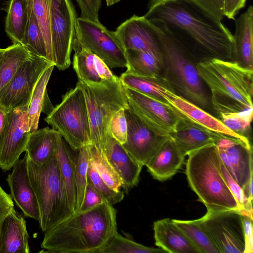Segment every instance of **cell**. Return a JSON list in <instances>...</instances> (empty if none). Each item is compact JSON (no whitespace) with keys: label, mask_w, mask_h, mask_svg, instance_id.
I'll return each instance as SVG.
<instances>
[{"label":"cell","mask_w":253,"mask_h":253,"mask_svg":"<svg viewBox=\"0 0 253 253\" xmlns=\"http://www.w3.org/2000/svg\"><path fill=\"white\" fill-rule=\"evenodd\" d=\"M161 249L149 247L126 238L116 232L100 253H164Z\"/></svg>","instance_id":"cell-36"},{"label":"cell","mask_w":253,"mask_h":253,"mask_svg":"<svg viewBox=\"0 0 253 253\" xmlns=\"http://www.w3.org/2000/svg\"><path fill=\"white\" fill-rule=\"evenodd\" d=\"M124 89L129 107L140 120L157 134L171 137L182 115L166 101L125 87Z\"/></svg>","instance_id":"cell-12"},{"label":"cell","mask_w":253,"mask_h":253,"mask_svg":"<svg viewBox=\"0 0 253 253\" xmlns=\"http://www.w3.org/2000/svg\"><path fill=\"white\" fill-rule=\"evenodd\" d=\"M150 22L155 26L161 43L163 61L162 82L179 96L205 110L209 108L211 106V99L196 64L190 57L187 44L176 33L164 25Z\"/></svg>","instance_id":"cell-4"},{"label":"cell","mask_w":253,"mask_h":253,"mask_svg":"<svg viewBox=\"0 0 253 253\" xmlns=\"http://www.w3.org/2000/svg\"><path fill=\"white\" fill-rule=\"evenodd\" d=\"M7 112L0 106V135L4 126Z\"/></svg>","instance_id":"cell-49"},{"label":"cell","mask_w":253,"mask_h":253,"mask_svg":"<svg viewBox=\"0 0 253 253\" xmlns=\"http://www.w3.org/2000/svg\"><path fill=\"white\" fill-rule=\"evenodd\" d=\"M119 79L125 87L165 101L162 97V92L164 86L166 84L160 80L140 77L126 72L121 75Z\"/></svg>","instance_id":"cell-34"},{"label":"cell","mask_w":253,"mask_h":253,"mask_svg":"<svg viewBox=\"0 0 253 253\" xmlns=\"http://www.w3.org/2000/svg\"><path fill=\"white\" fill-rule=\"evenodd\" d=\"M105 202H107L104 197L88 180L83 204L77 212L88 210Z\"/></svg>","instance_id":"cell-43"},{"label":"cell","mask_w":253,"mask_h":253,"mask_svg":"<svg viewBox=\"0 0 253 253\" xmlns=\"http://www.w3.org/2000/svg\"><path fill=\"white\" fill-rule=\"evenodd\" d=\"M162 97L178 112L190 121L211 131L239 138L251 145L248 137L231 130L218 118L177 94L166 85L163 87Z\"/></svg>","instance_id":"cell-18"},{"label":"cell","mask_w":253,"mask_h":253,"mask_svg":"<svg viewBox=\"0 0 253 253\" xmlns=\"http://www.w3.org/2000/svg\"><path fill=\"white\" fill-rule=\"evenodd\" d=\"M86 48L111 69L127 67L125 50L115 31L99 21L77 17L72 49Z\"/></svg>","instance_id":"cell-9"},{"label":"cell","mask_w":253,"mask_h":253,"mask_svg":"<svg viewBox=\"0 0 253 253\" xmlns=\"http://www.w3.org/2000/svg\"><path fill=\"white\" fill-rule=\"evenodd\" d=\"M4 51V48H0V58L1 56H2Z\"/></svg>","instance_id":"cell-51"},{"label":"cell","mask_w":253,"mask_h":253,"mask_svg":"<svg viewBox=\"0 0 253 253\" xmlns=\"http://www.w3.org/2000/svg\"><path fill=\"white\" fill-rule=\"evenodd\" d=\"M247 0H224V16L229 19H235L238 12L246 5Z\"/></svg>","instance_id":"cell-47"},{"label":"cell","mask_w":253,"mask_h":253,"mask_svg":"<svg viewBox=\"0 0 253 253\" xmlns=\"http://www.w3.org/2000/svg\"><path fill=\"white\" fill-rule=\"evenodd\" d=\"M83 90L88 116L91 144L103 150L113 116L128 103L119 78L100 84L77 82Z\"/></svg>","instance_id":"cell-7"},{"label":"cell","mask_w":253,"mask_h":253,"mask_svg":"<svg viewBox=\"0 0 253 253\" xmlns=\"http://www.w3.org/2000/svg\"><path fill=\"white\" fill-rule=\"evenodd\" d=\"M185 156L170 137L162 144L145 166L154 179L163 181L177 172Z\"/></svg>","instance_id":"cell-22"},{"label":"cell","mask_w":253,"mask_h":253,"mask_svg":"<svg viewBox=\"0 0 253 253\" xmlns=\"http://www.w3.org/2000/svg\"><path fill=\"white\" fill-rule=\"evenodd\" d=\"M102 151L121 179L122 188L127 193L138 183L143 166L135 160L110 134L106 139Z\"/></svg>","instance_id":"cell-20"},{"label":"cell","mask_w":253,"mask_h":253,"mask_svg":"<svg viewBox=\"0 0 253 253\" xmlns=\"http://www.w3.org/2000/svg\"><path fill=\"white\" fill-rule=\"evenodd\" d=\"M31 56L30 52L20 43H13L4 48L0 58V91Z\"/></svg>","instance_id":"cell-31"},{"label":"cell","mask_w":253,"mask_h":253,"mask_svg":"<svg viewBox=\"0 0 253 253\" xmlns=\"http://www.w3.org/2000/svg\"><path fill=\"white\" fill-rule=\"evenodd\" d=\"M109 132L113 138L122 145L126 142L127 125L125 109L120 110L113 116L109 125Z\"/></svg>","instance_id":"cell-42"},{"label":"cell","mask_w":253,"mask_h":253,"mask_svg":"<svg viewBox=\"0 0 253 253\" xmlns=\"http://www.w3.org/2000/svg\"><path fill=\"white\" fill-rule=\"evenodd\" d=\"M60 173L70 209L73 213L77 210V196L75 181V160L68 145L60 134L56 151Z\"/></svg>","instance_id":"cell-30"},{"label":"cell","mask_w":253,"mask_h":253,"mask_svg":"<svg viewBox=\"0 0 253 253\" xmlns=\"http://www.w3.org/2000/svg\"><path fill=\"white\" fill-rule=\"evenodd\" d=\"M202 7L210 15L221 21L224 16V0H192Z\"/></svg>","instance_id":"cell-45"},{"label":"cell","mask_w":253,"mask_h":253,"mask_svg":"<svg viewBox=\"0 0 253 253\" xmlns=\"http://www.w3.org/2000/svg\"><path fill=\"white\" fill-rule=\"evenodd\" d=\"M221 161L243 189L253 178V150L239 138L222 134L215 143Z\"/></svg>","instance_id":"cell-15"},{"label":"cell","mask_w":253,"mask_h":253,"mask_svg":"<svg viewBox=\"0 0 253 253\" xmlns=\"http://www.w3.org/2000/svg\"><path fill=\"white\" fill-rule=\"evenodd\" d=\"M53 65V63L45 58L32 54L0 91V106L6 112L28 106L39 79Z\"/></svg>","instance_id":"cell-13"},{"label":"cell","mask_w":253,"mask_h":253,"mask_svg":"<svg viewBox=\"0 0 253 253\" xmlns=\"http://www.w3.org/2000/svg\"><path fill=\"white\" fill-rule=\"evenodd\" d=\"M187 156L185 173L188 182L207 211H241L223 175L221 160L215 144Z\"/></svg>","instance_id":"cell-5"},{"label":"cell","mask_w":253,"mask_h":253,"mask_svg":"<svg viewBox=\"0 0 253 253\" xmlns=\"http://www.w3.org/2000/svg\"><path fill=\"white\" fill-rule=\"evenodd\" d=\"M50 9L52 62L59 70H64L71 64L76 11L71 0H51Z\"/></svg>","instance_id":"cell-11"},{"label":"cell","mask_w":253,"mask_h":253,"mask_svg":"<svg viewBox=\"0 0 253 253\" xmlns=\"http://www.w3.org/2000/svg\"><path fill=\"white\" fill-rule=\"evenodd\" d=\"M126 72L156 80H160L163 68V55L149 51L127 49Z\"/></svg>","instance_id":"cell-28"},{"label":"cell","mask_w":253,"mask_h":253,"mask_svg":"<svg viewBox=\"0 0 253 253\" xmlns=\"http://www.w3.org/2000/svg\"><path fill=\"white\" fill-rule=\"evenodd\" d=\"M59 135L57 131L48 127L31 132L26 154L35 164H43L55 153Z\"/></svg>","instance_id":"cell-29"},{"label":"cell","mask_w":253,"mask_h":253,"mask_svg":"<svg viewBox=\"0 0 253 253\" xmlns=\"http://www.w3.org/2000/svg\"><path fill=\"white\" fill-rule=\"evenodd\" d=\"M243 218L246 243L244 253H253V217L243 214Z\"/></svg>","instance_id":"cell-48"},{"label":"cell","mask_w":253,"mask_h":253,"mask_svg":"<svg viewBox=\"0 0 253 253\" xmlns=\"http://www.w3.org/2000/svg\"><path fill=\"white\" fill-rule=\"evenodd\" d=\"M253 116V109H252L242 112L222 114L219 115L218 119L231 130L247 137L246 133L250 129Z\"/></svg>","instance_id":"cell-40"},{"label":"cell","mask_w":253,"mask_h":253,"mask_svg":"<svg viewBox=\"0 0 253 253\" xmlns=\"http://www.w3.org/2000/svg\"><path fill=\"white\" fill-rule=\"evenodd\" d=\"M73 66L79 81L86 84H100L118 78L102 59L86 48L75 50Z\"/></svg>","instance_id":"cell-24"},{"label":"cell","mask_w":253,"mask_h":253,"mask_svg":"<svg viewBox=\"0 0 253 253\" xmlns=\"http://www.w3.org/2000/svg\"><path fill=\"white\" fill-rule=\"evenodd\" d=\"M89 157L87 146L81 148L78 150V153L75 159V181L77 196V212L82 206L83 202L85 189L88 183V167Z\"/></svg>","instance_id":"cell-39"},{"label":"cell","mask_w":253,"mask_h":253,"mask_svg":"<svg viewBox=\"0 0 253 253\" xmlns=\"http://www.w3.org/2000/svg\"><path fill=\"white\" fill-rule=\"evenodd\" d=\"M25 155L28 175L38 204V221L44 232L73 213L66 197L56 152L40 165Z\"/></svg>","instance_id":"cell-6"},{"label":"cell","mask_w":253,"mask_h":253,"mask_svg":"<svg viewBox=\"0 0 253 253\" xmlns=\"http://www.w3.org/2000/svg\"><path fill=\"white\" fill-rule=\"evenodd\" d=\"M217 114L253 109V71L232 60L207 58L196 64Z\"/></svg>","instance_id":"cell-3"},{"label":"cell","mask_w":253,"mask_h":253,"mask_svg":"<svg viewBox=\"0 0 253 253\" xmlns=\"http://www.w3.org/2000/svg\"><path fill=\"white\" fill-rule=\"evenodd\" d=\"M22 44L32 55L48 60L45 41L34 14L33 8L28 26Z\"/></svg>","instance_id":"cell-38"},{"label":"cell","mask_w":253,"mask_h":253,"mask_svg":"<svg viewBox=\"0 0 253 253\" xmlns=\"http://www.w3.org/2000/svg\"><path fill=\"white\" fill-rule=\"evenodd\" d=\"M51 0H32V8L46 44L48 59L52 62L51 41Z\"/></svg>","instance_id":"cell-37"},{"label":"cell","mask_w":253,"mask_h":253,"mask_svg":"<svg viewBox=\"0 0 253 253\" xmlns=\"http://www.w3.org/2000/svg\"><path fill=\"white\" fill-rule=\"evenodd\" d=\"M143 16L190 41L207 58L232 60L233 35L192 0H150Z\"/></svg>","instance_id":"cell-1"},{"label":"cell","mask_w":253,"mask_h":253,"mask_svg":"<svg viewBox=\"0 0 253 253\" xmlns=\"http://www.w3.org/2000/svg\"><path fill=\"white\" fill-rule=\"evenodd\" d=\"M54 66V65H51L43 73L33 91L27 111L28 124L31 132L36 131L38 128L40 117L42 112L44 96L46 93V86Z\"/></svg>","instance_id":"cell-32"},{"label":"cell","mask_w":253,"mask_h":253,"mask_svg":"<svg viewBox=\"0 0 253 253\" xmlns=\"http://www.w3.org/2000/svg\"><path fill=\"white\" fill-rule=\"evenodd\" d=\"M115 32L125 51H149L162 55L156 28L143 16L133 15L121 24Z\"/></svg>","instance_id":"cell-17"},{"label":"cell","mask_w":253,"mask_h":253,"mask_svg":"<svg viewBox=\"0 0 253 253\" xmlns=\"http://www.w3.org/2000/svg\"><path fill=\"white\" fill-rule=\"evenodd\" d=\"M6 181L12 200L24 215L38 221V204L28 175L25 155L14 164Z\"/></svg>","instance_id":"cell-19"},{"label":"cell","mask_w":253,"mask_h":253,"mask_svg":"<svg viewBox=\"0 0 253 253\" xmlns=\"http://www.w3.org/2000/svg\"><path fill=\"white\" fill-rule=\"evenodd\" d=\"M87 147L89 159L102 179L113 189L121 190L123 185L122 180L108 161L103 152L91 144Z\"/></svg>","instance_id":"cell-35"},{"label":"cell","mask_w":253,"mask_h":253,"mask_svg":"<svg viewBox=\"0 0 253 253\" xmlns=\"http://www.w3.org/2000/svg\"><path fill=\"white\" fill-rule=\"evenodd\" d=\"M80 10L81 17L94 21H99L98 13L101 0H76Z\"/></svg>","instance_id":"cell-44"},{"label":"cell","mask_w":253,"mask_h":253,"mask_svg":"<svg viewBox=\"0 0 253 253\" xmlns=\"http://www.w3.org/2000/svg\"><path fill=\"white\" fill-rule=\"evenodd\" d=\"M121 0H105L107 6H111L118 3Z\"/></svg>","instance_id":"cell-50"},{"label":"cell","mask_w":253,"mask_h":253,"mask_svg":"<svg viewBox=\"0 0 253 253\" xmlns=\"http://www.w3.org/2000/svg\"><path fill=\"white\" fill-rule=\"evenodd\" d=\"M198 220L220 253H244L245 237L240 211H207Z\"/></svg>","instance_id":"cell-10"},{"label":"cell","mask_w":253,"mask_h":253,"mask_svg":"<svg viewBox=\"0 0 253 253\" xmlns=\"http://www.w3.org/2000/svg\"><path fill=\"white\" fill-rule=\"evenodd\" d=\"M44 121L57 131L73 150L91 144L90 126L83 90L77 83L61 102L47 115Z\"/></svg>","instance_id":"cell-8"},{"label":"cell","mask_w":253,"mask_h":253,"mask_svg":"<svg viewBox=\"0 0 253 253\" xmlns=\"http://www.w3.org/2000/svg\"><path fill=\"white\" fill-rule=\"evenodd\" d=\"M129 106V105H128ZM127 125L125 149L143 166L147 164L165 140L170 137L157 134L148 127L128 106L125 109Z\"/></svg>","instance_id":"cell-16"},{"label":"cell","mask_w":253,"mask_h":253,"mask_svg":"<svg viewBox=\"0 0 253 253\" xmlns=\"http://www.w3.org/2000/svg\"><path fill=\"white\" fill-rule=\"evenodd\" d=\"M14 208V203L10 194H7L0 185V233L5 217Z\"/></svg>","instance_id":"cell-46"},{"label":"cell","mask_w":253,"mask_h":253,"mask_svg":"<svg viewBox=\"0 0 253 253\" xmlns=\"http://www.w3.org/2000/svg\"><path fill=\"white\" fill-rule=\"evenodd\" d=\"M172 221L200 250L201 253H220L201 226L198 219L192 220L172 219Z\"/></svg>","instance_id":"cell-33"},{"label":"cell","mask_w":253,"mask_h":253,"mask_svg":"<svg viewBox=\"0 0 253 253\" xmlns=\"http://www.w3.org/2000/svg\"><path fill=\"white\" fill-rule=\"evenodd\" d=\"M113 206L105 202L73 213L44 232L41 247L52 253H100L117 232Z\"/></svg>","instance_id":"cell-2"},{"label":"cell","mask_w":253,"mask_h":253,"mask_svg":"<svg viewBox=\"0 0 253 253\" xmlns=\"http://www.w3.org/2000/svg\"><path fill=\"white\" fill-rule=\"evenodd\" d=\"M155 244L170 253H201L184 233L169 218L154 222Z\"/></svg>","instance_id":"cell-23"},{"label":"cell","mask_w":253,"mask_h":253,"mask_svg":"<svg viewBox=\"0 0 253 253\" xmlns=\"http://www.w3.org/2000/svg\"><path fill=\"white\" fill-rule=\"evenodd\" d=\"M88 180L112 205L121 202L125 194L122 190L116 191L109 187L102 179L92 163L89 159L88 167Z\"/></svg>","instance_id":"cell-41"},{"label":"cell","mask_w":253,"mask_h":253,"mask_svg":"<svg viewBox=\"0 0 253 253\" xmlns=\"http://www.w3.org/2000/svg\"><path fill=\"white\" fill-rule=\"evenodd\" d=\"M26 221L14 208L5 217L0 233V253H29Z\"/></svg>","instance_id":"cell-25"},{"label":"cell","mask_w":253,"mask_h":253,"mask_svg":"<svg viewBox=\"0 0 253 253\" xmlns=\"http://www.w3.org/2000/svg\"><path fill=\"white\" fill-rule=\"evenodd\" d=\"M222 134L206 128L182 116L171 137L187 156L203 147L215 144Z\"/></svg>","instance_id":"cell-21"},{"label":"cell","mask_w":253,"mask_h":253,"mask_svg":"<svg viewBox=\"0 0 253 253\" xmlns=\"http://www.w3.org/2000/svg\"><path fill=\"white\" fill-rule=\"evenodd\" d=\"M28 108H16L6 113L5 125L0 135V169L4 172L12 169L25 151L31 133Z\"/></svg>","instance_id":"cell-14"},{"label":"cell","mask_w":253,"mask_h":253,"mask_svg":"<svg viewBox=\"0 0 253 253\" xmlns=\"http://www.w3.org/2000/svg\"><path fill=\"white\" fill-rule=\"evenodd\" d=\"M5 10V31L13 43L22 44L32 10V0H9Z\"/></svg>","instance_id":"cell-27"},{"label":"cell","mask_w":253,"mask_h":253,"mask_svg":"<svg viewBox=\"0 0 253 253\" xmlns=\"http://www.w3.org/2000/svg\"><path fill=\"white\" fill-rule=\"evenodd\" d=\"M235 24L232 61L253 70V7L252 5L235 20Z\"/></svg>","instance_id":"cell-26"}]
</instances>
